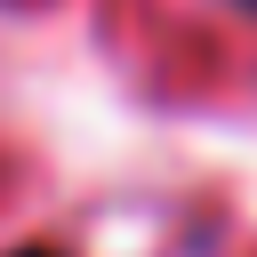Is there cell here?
Returning <instances> with one entry per match:
<instances>
[{"label":"cell","mask_w":257,"mask_h":257,"mask_svg":"<svg viewBox=\"0 0 257 257\" xmlns=\"http://www.w3.org/2000/svg\"><path fill=\"white\" fill-rule=\"evenodd\" d=\"M8 257H72V249H48V241H24V249H8Z\"/></svg>","instance_id":"6da1fadb"},{"label":"cell","mask_w":257,"mask_h":257,"mask_svg":"<svg viewBox=\"0 0 257 257\" xmlns=\"http://www.w3.org/2000/svg\"><path fill=\"white\" fill-rule=\"evenodd\" d=\"M233 8H249V16H257V0H233Z\"/></svg>","instance_id":"7a4b0ae2"}]
</instances>
